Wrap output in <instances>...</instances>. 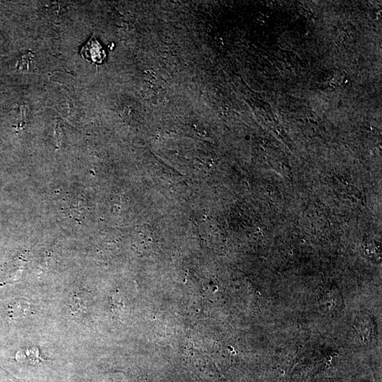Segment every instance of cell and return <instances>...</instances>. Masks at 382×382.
Here are the masks:
<instances>
[{"label": "cell", "mask_w": 382, "mask_h": 382, "mask_svg": "<svg viewBox=\"0 0 382 382\" xmlns=\"http://www.w3.org/2000/svg\"><path fill=\"white\" fill-rule=\"evenodd\" d=\"M81 54L84 59L96 64H102L106 58L104 49L94 36L82 47Z\"/></svg>", "instance_id": "obj_1"}]
</instances>
